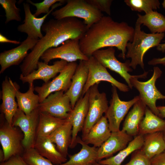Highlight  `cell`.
Segmentation results:
<instances>
[{"instance_id":"cell-1","label":"cell","mask_w":165,"mask_h":165,"mask_svg":"<svg viewBox=\"0 0 165 165\" xmlns=\"http://www.w3.org/2000/svg\"><path fill=\"white\" fill-rule=\"evenodd\" d=\"M134 28L126 22H119L109 16H103L88 29L79 40L80 50L89 57L105 47H116L121 51L119 57L126 58L127 45L133 38Z\"/></svg>"},{"instance_id":"cell-2","label":"cell","mask_w":165,"mask_h":165,"mask_svg":"<svg viewBox=\"0 0 165 165\" xmlns=\"http://www.w3.org/2000/svg\"><path fill=\"white\" fill-rule=\"evenodd\" d=\"M45 35L28 54L20 67L21 74L26 76L37 68V64L48 49L56 47L69 39L79 40L87 30L83 21L73 17L51 19L43 24Z\"/></svg>"},{"instance_id":"cell-3","label":"cell","mask_w":165,"mask_h":165,"mask_svg":"<svg viewBox=\"0 0 165 165\" xmlns=\"http://www.w3.org/2000/svg\"><path fill=\"white\" fill-rule=\"evenodd\" d=\"M141 24L136 22L133 40L128 43L126 57L130 58V66L135 69L138 65L144 70L143 58L150 48L160 44L165 36L163 33H147L141 30Z\"/></svg>"},{"instance_id":"cell-4","label":"cell","mask_w":165,"mask_h":165,"mask_svg":"<svg viewBox=\"0 0 165 165\" xmlns=\"http://www.w3.org/2000/svg\"><path fill=\"white\" fill-rule=\"evenodd\" d=\"M148 73V72H145L141 74L134 75L130 82L132 87L138 91L140 99L152 112L158 116L159 112L156 102L159 100L165 99V95L157 89L155 84L157 80L161 77L162 72L158 67L154 66L153 75L149 79L145 82L138 80L139 78H147Z\"/></svg>"},{"instance_id":"cell-5","label":"cell","mask_w":165,"mask_h":165,"mask_svg":"<svg viewBox=\"0 0 165 165\" xmlns=\"http://www.w3.org/2000/svg\"><path fill=\"white\" fill-rule=\"evenodd\" d=\"M66 2L65 6L52 12L54 19L68 17L82 19L87 30L104 16L101 12L86 0H68Z\"/></svg>"},{"instance_id":"cell-6","label":"cell","mask_w":165,"mask_h":165,"mask_svg":"<svg viewBox=\"0 0 165 165\" xmlns=\"http://www.w3.org/2000/svg\"><path fill=\"white\" fill-rule=\"evenodd\" d=\"M98 84H94L88 90L89 108L82 130V138L85 136L93 126L100 120L108 107L106 94L99 92Z\"/></svg>"},{"instance_id":"cell-7","label":"cell","mask_w":165,"mask_h":165,"mask_svg":"<svg viewBox=\"0 0 165 165\" xmlns=\"http://www.w3.org/2000/svg\"><path fill=\"white\" fill-rule=\"evenodd\" d=\"M39 113L38 108L28 115L18 108L13 116L12 126L19 127L22 132L24 137L22 144L25 149L34 148L36 139Z\"/></svg>"},{"instance_id":"cell-8","label":"cell","mask_w":165,"mask_h":165,"mask_svg":"<svg viewBox=\"0 0 165 165\" xmlns=\"http://www.w3.org/2000/svg\"><path fill=\"white\" fill-rule=\"evenodd\" d=\"M112 86V98L105 113V116L108 120L109 129L113 132L120 130L121 122L130 108L140 98L138 95L128 101H122L119 96L117 88Z\"/></svg>"},{"instance_id":"cell-9","label":"cell","mask_w":165,"mask_h":165,"mask_svg":"<svg viewBox=\"0 0 165 165\" xmlns=\"http://www.w3.org/2000/svg\"><path fill=\"white\" fill-rule=\"evenodd\" d=\"M17 127L10 125L6 120L2 122L0 142L5 154L4 162L13 156L22 155L24 150L22 144L24 135Z\"/></svg>"},{"instance_id":"cell-10","label":"cell","mask_w":165,"mask_h":165,"mask_svg":"<svg viewBox=\"0 0 165 165\" xmlns=\"http://www.w3.org/2000/svg\"><path fill=\"white\" fill-rule=\"evenodd\" d=\"M78 65L76 62L68 63L64 68L52 80L43 83L41 86L35 87V91L39 97V103L53 93L60 91L65 93L68 90Z\"/></svg>"},{"instance_id":"cell-11","label":"cell","mask_w":165,"mask_h":165,"mask_svg":"<svg viewBox=\"0 0 165 165\" xmlns=\"http://www.w3.org/2000/svg\"><path fill=\"white\" fill-rule=\"evenodd\" d=\"M79 40H68L59 46L49 48L44 52L40 59L47 64L55 59H60L68 63L78 60L88 61L89 58L80 50Z\"/></svg>"},{"instance_id":"cell-12","label":"cell","mask_w":165,"mask_h":165,"mask_svg":"<svg viewBox=\"0 0 165 165\" xmlns=\"http://www.w3.org/2000/svg\"><path fill=\"white\" fill-rule=\"evenodd\" d=\"M115 53L114 47H109L95 51L92 56L105 68L120 75L125 80L130 89H132L133 87L130 80L134 75L129 73L133 71L130 66V61L127 60L125 62L120 61L116 57Z\"/></svg>"},{"instance_id":"cell-13","label":"cell","mask_w":165,"mask_h":165,"mask_svg":"<svg viewBox=\"0 0 165 165\" xmlns=\"http://www.w3.org/2000/svg\"><path fill=\"white\" fill-rule=\"evenodd\" d=\"M89 72L87 79L83 88L82 97L90 88L101 81L107 82L116 86L121 91L127 92L130 88L128 85L114 79L108 72L106 68L101 64L93 56L89 57L88 61Z\"/></svg>"},{"instance_id":"cell-14","label":"cell","mask_w":165,"mask_h":165,"mask_svg":"<svg viewBox=\"0 0 165 165\" xmlns=\"http://www.w3.org/2000/svg\"><path fill=\"white\" fill-rule=\"evenodd\" d=\"M63 91L49 95L38 107L39 112H46L55 117L66 119L72 109L70 99Z\"/></svg>"},{"instance_id":"cell-15","label":"cell","mask_w":165,"mask_h":165,"mask_svg":"<svg viewBox=\"0 0 165 165\" xmlns=\"http://www.w3.org/2000/svg\"><path fill=\"white\" fill-rule=\"evenodd\" d=\"M63 2L56 3L51 7L49 13L42 17L37 18L35 16L30 10V4L28 3H24L23 6L25 13L24 23L18 26L17 29L18 31L26 34L28 37L38 40L43 36L41 29L45 20L53 10L57 7L61 6L65 2Z\"/></svg>"},{"instance_id":"cell-16","label":"cell","mask_w":165,"mask_h":165,"mask_svg":"<svg viewBox=\"0 0 165 165\" xmlns=\"http://www.w3.org/2000/svg\"><path fill=\"white\" fill-rule=\"evenodd\" d=\"M38 40L27 37L18 46L0 53V74L13 65H19L27 56L28 51L34 48Z\"/></svg>"},{"instance_id":"cell-17","label":"cell","mask_w":165,"mask_h":165,"mask_svg":"<svg viewBox=\"0 0 165 165\" xmlns=\"http://www.w3.org/2000/svg\"><path fill=\"white\" fill-rule=\"evenodd\" d=\"M1 112L6 120L10 125H12L13 116L18 108L15 101L16 94L20 86L16 82H13L9 77L6 76L2 84Z\"/></svg>"},{"instance_id":"cell-18","label":"cell","mask_w":165,"mask_h":165,"mask_svg":"<svg viewBox=\"0 0 165 165\" xmlns=\"http://www.w3.org/2000/svg\"><path fill=\"white\" fill-rule=\"evenodd\" d=\"M89 91L80 97L66 118L72 126V136L69 147L74 148L77 144V135L82 130L89 108Z\"/></svg>"},{"instance_id":"cell-19","label":"cell","mask_w":165,"mask_h":165,"mask_svg":"<svg viewBox=\"0 0 165 165\" xmlns=\"http://www.w3.org/2000/svg\"><path fill=\"white\" fill-rule=\"evenodd\" d=\"M67 61L61 60L50 65L42 61H39L37 64V69L35 70L28 75L24 76L21 74L20 79L23 83L29 84L33 82L35 80L41 79L46 83L61 72L68 64Z\"/></svg>"},{"instance_id":"cell-20","label":"cell","mask_w":165,"mask_h":165,"mask_svg":"<svg viewBox=\"0 0 165 165\" xmlns=\"http://www.w3.org/2000/svg\"><path fill=\"white\" fill-rule=\"evenodd\" d=\"M133 139L122 130L112 132L109 138L98 148L97 162L123 149Z\"/></svg>"},{"instance_id":"cell-21","label":"cell","mask_w":165,"mask_h":165,"mask_svg":"<svg viewBox=\"0 0 165 165\" xmlns=\"http://www.w3.org/2000/svg\"><path fill=\"white\" fill-rule=\"evenodd\" d=\"M88 72V61H79L72 78L70 87L65 93L70 99L72 109L82 97L83 90L87 79Z\"/></svg>"},{"instance_id":"cell-22","label":"cell","mask_w":165,"mask_h":165,"mask_svg":"<svg viewBox=\"0 0 165 165\" xmlns=\"http://www.w3.org/2000/svg\"><path fill=\"white\" fill-rule=\"evenodd\" d=\"M146 107L139 98L127 114L122 130L133 137L139 134V126L145 116Z\"/></svg>"},{"instance_id":"cell-23","label":"cell","mask_w":165,"mask_h":165,"mask_svg":"<svg viewBox=\"0 0 165 165\" xmlns=\"http://www.w3.org/2000/svg\"><path fill=\"white\" fill-rule=\"evenodd\" d=\"M111 133L107 118L103 116L82 139L87 144L99 148L109 138Z\"/></svg>"},{"instance_id":"cell-24","label":"cell","mask_w":165,"mask_h":165,"mask_svg":"<svg viewBox=\"0 0 165 165\" xmlns=\"http://www.w3.org/2000/svg\"><path fill=\"white\" fill-rule=\"evenodd\" d=\"M34 148L41 155L54 165H59L67 161V158L59 152L56 145L48 137L36 138Z\"/></svg>"},{"instance_id":"cell-25","label":"cell","mask_w":165,"mask_h":165,"mask_svg":"<svg viewBox=\"0 0 165 165\" xmlns=\"http://www.w3.org/2000/svg\"><path fill=\"white\" fill-rule=\"evenodd\" d=\"M77 142L82 146L80 150L73 155H69V160L59 165H92L97 162L98 148L89 146L79 137Z\"/></svg>"},{"instance_id":"cell-26","label":"cell","mask_w":165,"mask_h":165,"mask_svg":"<svg viewBox=\"0 0 165 165\" xmlns=\"http://www.w3.org/2000/svg\"><path fill=\"white\" fill-rule=\"evenodd\" d=\"M72 130V125L67 120L48 136L51 141L56 144L59 152L66 158L68 155V148L71 143Z\"/></svg>"},{"instance_id":"cell-27","label":"cell","mask_w":165,"mask_h":165,"mask_svg":"<svg viewBox=\"0 0 165 165\" xmlns=\"http://www.w3.org/2000/svg\"><path fill=\"white\" fill-rule=\"evenodd\" d=\"M144 143L141 148L149 159L165 150L163 133L159 132L144 135Z\"/></svg>"},{"instance_id":"cell-28","label":"cell","mask_w":165,"mask_h":165,"mask_svg":"<svg viewBox=\"0 0 165 165\" xmlns=\"http://www.w3.org/2000/svg\"><path fill=\"white\" fill-rule=\"evenodd\" d=\"M159 132H165V120L154 114L147 107L145 116L139 128V134L144 135Z\"/></svg>"},{"instance_id":"cell-29","label":"cell","mask_w":165,"mask_h":165,"mask_svg":"<svg viewBox=\"0 0 165 165\" xmlns=\"http://www.w3.org/2000/svg\"><path fill=\"white\" fill-rule=\"evenodd\" d=\"M143 136L138 134L134 137L126 148L119 151L116 155L98 162L102 165H121L129 155L142 148L144 143Z\"/></svg>"},{"instance_id":"cell-30","label":"cell","mask_w":165,"mask_h":165,"mask_svg":"<svg viewBox=\"0 0 165 165\" xmlns=\"http://www.w3.org/2000/svg\"><path fill=\"white\" fill-rule=\"evenodd\" d=\"M34 88L33 82H32L29 84L28 90L25 93H21L19 90L16 92L18 108L26 115L38 108L39 104V97L34 92Z\"/></svg>"},{"instance_id":"cell-31","label":"cell","mask_w":165,"mask_h":165,"mask_svg":"<svg viewBox=\"0 0 165 165\" xmlns=\"http://www.w3.org/2000/svg\"><path fill=\"white\" fill-rule=\"evenodd\" d=\"M66 121V119H60L46 112H39L36 138L49 136Z\"/></svg>"},{"instance_id":"cell-32","label":"cell","mask_w":165,"mask_h":165,"mask_svg":"<svg viewBox=\"0 0 165 165\" xmlns=\"http://www.w3.org/2000/svg\"><path fill=\"white\" fill-rule=\"evenodd\" d=\"M136 22L147 27L152 33L165 32V17L156 11H152L144 15L138 14Z\"/></svg>"},{"instance_id":"cell-33","label":"cell","mask_w":165,"mask_h":165,"mask_svg":"<svg viewBox=\"0 0 165 165\" xmlns=\"http://www.w3.org/2000/svg\"><path fill=\"white\" fill-rule=\"evenodd\" d=\"M124 2L132 10L144 12L145 14L159 9L160 4L158 0H125Z\"/></svg>"},{"instance_id":"cell-34","label":"cell","mask_w":165,"mask_h":165,"mask_svg":"<svg viewBox=\"0 0 165 165\" xmlns=\"http://www.w3.org/2000/svg\"><path fill=\"white\" fill-rule=\"evenodd\" d=\"M16 0H0V4L4 9L6 13V19L5 23L6 24L13 20L19 22L21 21L20 9L16 5Z\"/></svg>"},{"instance_id":"cell-35","label":"cell","mask_w":165,"mask_h":165,"mask_svg":"<svg viewBox=\"0 0 165 165\" xmlns=\"http://www.w3.org/2000/svg\"><path fill=\"white\" fill-rule=\"evenodd\" d=\"M21 156L29 165H54L41 155L34 148L24 149Z\"/></svg>"},{"instance_id":"cell-36","label":"cell","mask_w":165,"mask_h":165,"mask_svg":"<svg viewBox=\"0 0 165 165\" xmlns=\"http://www.w3.org/2000/svg\"><path fill=\"white\" fill-rule=\"evenodd\" d=\"M64 0H44L39 3H34L30 0L26 2L35 6L36 8L34 15L37 17L42 13L46 14L50 11V8L57 2H63Z\"/></svg>"},{"instance_id":"cell-37","label":"cell","mask_w":165,"mask_h":165,"mask_svg":"<svg viewBox=\"0 0 165 165\" xmlns=\"http://www.w3.org/2000/svg\"><path fill=\"white\" fill-rule=\"evenodd\" d=\"M130 161L123 165H151V159L145 154L141 148L133 152Z\"/></svg>"},{"instance_id":"cell-38","label":"cell","mask_w":165,"mask_h":165,"mask_svg":"<svg viewBox=\"0 0 165 165\" xmlns=\"http://www.w3.org/2000/svg\"><path fill=\"white\" fill-rule=\"evenodd\" d=\"M86 1L101 12H105L109 16H110L111 6L112 0H86Z\"/></svg>"},{"instance_id":"cell-39","label":"cell","mask_w":165,"mask_h":165,"mask_svg":"<svg viewBox=\"0 0 165 165\" xmlns=\"http://www.w3.org/2000/svg\"><path fill=\"white\" fill-rule=\"evenodd\" d=\"M0 165H29L23 159L21 155L12 156L7 161L0 163Z\"/></svg>"},{"instance_id":"cell-40","label":"cell","mask_w":165,"mask_h":165,"mask_svg":"<svg viewBox=\"0 0 165 165\" xmlns=\"http://www.w3.org/2000/svg\"><path fill=\"white\" fill-rule=\"evenodd\" d=\"M151 165H165V150L151 159Z\"/></svg>"},{"instance_id":"cell-41","label":"cell","mask_w":165,"mask_h":165,"mask_svg":"<svg viewBox=\"0 0 165 165\" xmlns=\"http://www.w3.org/2000/svg\"><path fill=\"white\" fill-rule=\"evenodd\" d=\"M148 64L155 66L161 64L165 66V57L161 58H154L148 62Z\"/></svg>"},{"instance_id":"cell-42","label":"cell","mask_w":165,"mask_h":165,"mask_svg":"<svg viewBox=\"0 0 165 165\" xmlns=\"http://www.w3.org/2000/svg\"><path fill=\"white\" fill-rule=\"evenodd\" d=\"M0 42L1 43H10L15 44H18L21 43L19 41L11 40L8 39L1 33H0Z\"/></svg>"},{"instance_id":"cell-43","label":"cell","mask_w":165,"mask_h":165,"mask_svg":"<svg viewBox=\"0 0 165 165\" xmlns=\"http://www.w3.org/2000/svg\"><path fill=\"white\" fill-rule=\"evenodd\" d=\"M159 112L158 116L161 118H165V106H157Z\"/></svg>"},{"instance_id":"cell-44","label":"cell","mask_w":165,"mask_h":165,"mask_svg":"<svg viewBox=\"0 0 165 165\" xmlns=\"http://www.w3.org/2000/svg\"><path fill=\"white\" fill-rule=\"evenodd\" d=\"M164 42L160 44L157 47V50L162 52H165V41H163Z\"/></svg>"},{"instance_id":"cell-45","label":"cell","mask_w":165,"mask_h":165,"mask_svg":"<svg viewBox=\"0 0 165 165\" xmlns=\"http://www.w3.org/2000/svg\"><path fill=\"white\" fill-rule=\"evenodd\" d=\"M5 154L2 149H0V162L1 163L4 162Z\"/></svg>"},{"instance_id":"cell-46","label":"cell","mask_w":165,"mask_h":165,"mask_svg":"<svg viewBox=\"0 0 165 165\" xmlns=\"http://www.w3.org/2000/svg\"><path fill=\"white\" fill-rule=\"evenodd\" d=\"M92 165H102L99 163L98 162H96L93 163Z\"/></svg>"},{"instance_id":"cell-47","label":"cell","mask_w":165,"mask_h":165,"mask_svg":"<svg viewBox=\"0 0 165 165\" xmlns=\"http://www.w3.org/2000/svg\"><path fill=\"white\" fill-rule=\"evenodd\" d=\"M162 5L163 8L165 9V0H164L162 3Z\"/></svg>"},{"instance_id":"cell-48","label":"cell","mask_w":165,"mask_h":165,"mask_svg":"<svg viewBox=\"0 0 165 165\" xmlns=\"http://www.w3.org/2000/svg\"><path fill=\"white\" fill-rule=\"evenodd\" d=\"M163 138H164V140L165 142V132H163Z\"/></svg>"}]
</instances>
